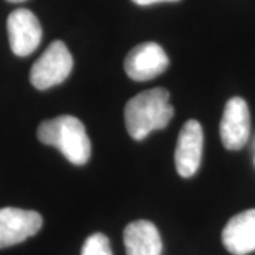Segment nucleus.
<instances>
[{
  "mask_svg": "<svg viewBox=\"0 0 255 255\" xmlns=\"http://www.w3.org/2000/svg\"><path fill=\"white\" fill-rule=\"evenodd\" d=\"M81 255H112L108 237L101 233L90 236L82 247Z\"/></svg>",
  "mask_w": 255,
  "mask_h": 255,
  "instance_id": "9b49d317",
  "label": "nucleus"
},
{
  "mask_svg": "<svg viewBox=\"0 0 255 255\" xmlns=\"http://www.w3.org/2000/svg\"><path fill=\"white\" fill-rule=\"evenodd\" d=\"M250 111L243 98L234 97L228 101L220 124V136L228 150H240L250 136Z\"/></svg>",
  "mask_w": 255,
  "mask_h": 255,
  "instance_id": "0eeeda50",
  "label": "nucleus"
},
{
  "mask_svg": "<svg viewBox=\"0 0 255 255\" xmlns=\"http://www.w3.org/2000/svg\"><path fill=\"white\" fill-rule=\"evenodd\" d=\"M132 1L139 6H149V4H155V3H160V1H179V0H132Z\"/></svg>",
  "mask_w": 255,
  "mask_h": 255,
  "instance_id": "f8f14e48",
  "label": "nucleus"
},
{
  "mask_svg": "<svg viewBox=\"0 0 255 255\" xmlns=\"http://www.w3.org/2000/svg\"><path fill=\"white\" fill-rule=\"evenodd\" d=\"M7 1H11V3H21V1H26V0H7Z\"/></svg>",
  "mask_w": 255,
  "mask_h": 255,
  "instance_id": "ddd939ff",
  "label": "nucleus"
},
{
  "mask_svg": "<svg viewBox=\"0 0 255 255\" xmlns=\"http://www.w3.org/2000/svg\"><path fill=\"white\" fill-rule=\"evenodd\" d=\"M73 70V55L63 41H53L33 64L30 81L37 90H47L68 78Z\"/></svg>",
  "mask_w": 255,
  "mask_h": 255,
  "instance_id": "7ed1b4c3",
  "label": "nucleus"
},
{
  "mask_svg": "<svg viewBox=\"0 0 255 255\" xmlns=\"http://www.w3.org/2000/svg\"><path fill=\"white\" fill-rule=\"evenodd\" d=\"M203 155V129L196 119L183 125L174 152V163L182 177H190L197 172Z\"/></svg>",
  "mask_w": 255,
  "mask_h": 255,
  "instance_id": "6e6552de",
  "label": "nucleus"
},
{
  "mask_svg": "<svg viewBox=\"0 0 255 255\" xmlns=\"http://www.w3.org/2000/svg\"><path fill=\"white\" fill-rule=\"evenodd\" d=\"M169 98L167 90L153 88L140 92L128 101L125 125L129 135L135 140H142L152 130L167 127L174 114Z\"/></svg>",
  "mask_w": 255,
  "mask_h": 255,
  "instance_id": "f257e3e1",
  "label": "nucleus"
},
{
  "mask_svg": "<svg viewBox=\"0 0 255 255\" xmlns=\"http://www.w3.org/2000/svg\"><path fill=\"white\" fill-rule=\"evenodd\" d=\"M43 226L37 211L4 207L0 209V248L16 246L36 236Z\"/></svg>",
  "mask_w": 255,
  "mask_h": 255,
  "instance_id": "39448f33",
  "label": "nucleus"
},
{
  "mask_svg": "<svg viewBox=\"0 0 255 255\" xmlns=\"http://www.w3.org/2000/svg\"><path fill=\"white\" fill-rule=\"evenodd\" d=\"M7 33L10 48L18 57L31 54L43 37L38 18L27 9H16L10 13L7 18Z\"/></svg>",
  "mask_w": 255,
  "mask_h": 255,
  "instance_id": "423d86ee",
  "label": "nucleus"
},
{
  "mask_svg": "<svg viewBox=\"0 0 255 255\" xmlns=\"http://www.w3.org/2000/svg\"><path fill=\"white\" fill-rule=\"evenodd\" d=\"M127 255H160L163 250L162 238L153 223L137 220L128 224L124 231Z\"/></svg>",
  "mask_w": 255,
  "mask_h": 255,
  "instance_id": "9d476101",
  "label": "nucleus"
},
{
  "mask_svg": "<svg viewBox=\"0 0 255 255\" xmlns=\"http://www.w3.org/2000/svg\"><path fill=\"white\" fill-rule=\"evenodd\" d=\"M169 57L159 44L147 41L133 47L125 58L124 68L133 81H149L166 71Z\"/></svg>",
  "mask_w": 255,
  "mask_h": 255,
  "instance_id": "20e7f679",
  "label": "nucleus"
},
{
  "mask_svg": "<svg viewBox=\"0 0 255 255\" xmlns=\"http://www.w3.org/2000/svg\"><path fill=\"white\" fill-rule=\"evenodd\" d=\"M223 244L233 255H247L255 251V209L234 216L223 230Z\"/></svg>",
  "mask_w": 255,
  "mask_h": 255,
  "instance_id": "1a4fd4ad",
  "label": "nucleus"
},
{
  "mask_svg": "<svg viewBox=\"0 0 255 255\" xmlns=\"http://www.w3.org/2000/svg\"><path fill=\"white\" fill-rule=\"evenodd\" d=\"M41 143L57 147L67 160L74 164H85L91 156V140L80 119L70 115L44 121L37 129Z\"/></svg>",
  "mask_w": 255,
  "mask_h": 255,
  "instance_id": "f03ea898",
  "label": "nucleus"
}]
</instances>
